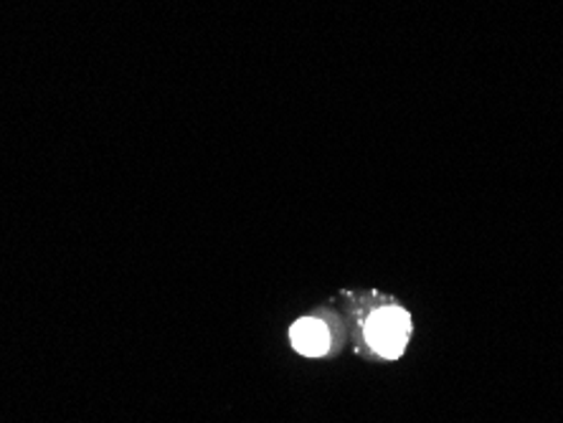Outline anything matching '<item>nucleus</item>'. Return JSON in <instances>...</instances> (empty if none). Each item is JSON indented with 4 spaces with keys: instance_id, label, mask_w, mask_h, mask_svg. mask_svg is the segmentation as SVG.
Returning <instances> with one entry per match:
<instances>
[{
    "instance_id": "nucleus-1",
    "label": "nucleus",
    "mask_w": 563,
    "mask_h": 423,
    "mask_svg": "<svg viewBox=\"0 0 563 423\" xmlns=\"http://www.w3.org/2000/svg\"><path fill=\"white\" fill-rule=\"evenodd\" d=\"M366 343L380 358H399L407 350L411 335V318L401 307H380L366 320Z\"/></svg>"
},
{
    "instance_id": "nucleus-2",
    "label": "nucleus",
    "mask_w": 563,
    "mask_h": 423,
    "mask_svg": "<svg viewBox=\"0 0 563 423\" xmlns=\"http://www.w3.org/2000/svg\"><path fill=\"white\" fill-rule=\"evenodd\" d=\"M289 339H292L295 350L308 355V358H320V355L330 350V330L318 318L297 320L292 330H289Z\"/></svg>"
}]
</instances>
